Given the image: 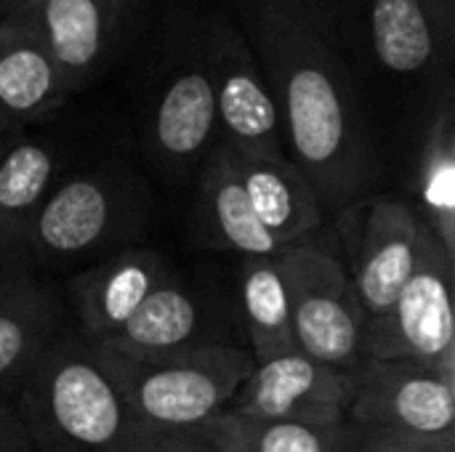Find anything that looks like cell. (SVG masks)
<instances>
[{
	"label": "cell",
	"mask_w": 455,
	"mask_h": 452,
	"mask_svg": "<svg viewBox=\"0 0 455 452\" xmlns=\"http://www.w3.org/2000/svg\"><path fill=\"white\" fill-rule=\"evenodd\" d=\"M141 0H43L27 19L69 93L101 77L136 32Z\"/></svg>",
	"instance_id": "obj_10"
},
{
	"label": "cell",
	"mask_w": 455,
	"mask_h": 452,
	"mask_svg": "<svg viewBox=\"0 0 455 452\" xmlns=\"http://www.w3.org/2000/svg\"><path fill=\"white\" fill-rule=\"evenodd\" d=\"M19 131H21V128H13V125H8V123L0 117V147H3L5 141H11Z\"/></svg>",
	"instance_id": "obj_31"
},
{
	"label": "cell",
	"mask_w": 455,
	"mask_h": 452,
	"mask_svg": "<svg viewBox=\"0 0 455 452\" xmlns=\"http://www.w3.org/2000/svg\"><path fill=\"white\" fill-rule=\"evenodd\" d=\"M0 452H35L13 405H8L5 400H0Z\"/></svg>",
	"instance_id": "obj_26"
},
{
	"label": "cell",
	"mask_w": 455,
	"mask_h": 452,
	"mask_svg": "<svg viewBox=\"0 0 455 452\" xmlns=\"http://www.w3.org/2000/svg\"><path fill=\"white\" fill-rule=\"evenodd\" d=\"M299 3L309 13L312 24L341 51V37H339V3L336 0H299Z\"/></svg>",
	"instance_id": "obj_27"
},
{
	"label": "cell",
	"mask_w": 455,
	"mask_h": 452,
	"mask_svg": "<svg viewBox=\"0 0 455 452\" xmlns=\"http://www.w3.org/2000/svg\"><path fill=\"white\" fill-rule=\"evenodd\" d=\"M56 176L53 147L16 133L0 147V258L16 264L27 253V229Z\"/></svg>",
	"instance_id": "obj_19"
},
{
	"label": "cell",
	"mask_w": 455,
	"mask_h": 452,
	"mask_svg": "<svg viewBox=\"0 0 455 452\" xmlns=\"http://www.w3.org/2000/svg\"><path fill=\"white\" fill-rule=\"evenodd\" d=\"M432 19L437 37L455 51V0H419Z\"/></svg>",
	"instance_id": "obj_28"
},
{
	"label": "cell",
	"mask_w": 455,
	"mask_h": 452,
	"mask_svg": "<svg viewBox=\"0 0 455 452\" xmlns=\"http://www.w3.org/2000/svg\"><path fill=\"white\" fill-rule=\"evenodd\" d=\"M205 312L203 304L171 274L157 285L133 317L107 341L93 344L99 349L125 357H160L211 338H203Z\"/></svg>",
	"instance_id": "obj_18"
},
{
	"label": "cell",
	"mask_w": 455,
	"mask_h": 452,
	"mask_svg": "<svg viewBox=\"0 0 455 452\" xmlns=\"http://www.w3.org/2000/svg\"><path fill=\"white\" fill-rule=\"evenodd\" d=\"M59 333L61 314L53 296L29 274L8 272L0 280V392H16Z\"/></svg>",
	"instance_id": "obj_17"
},
{
	"label": "cell",
	"mask_w": 455,
	"mask_h": 452,
	"mask_svg": "<svg viewBox=\"0 0 455 452\" xmlns=\"http://www.w3.org/2000/svg\"><path fill=\"white\" fill-rule=\"evenodd\" d=\"M341 53L352 75L371 72L427 96L453 85L455 51L437 37L419 0H363Z\"/></svg>",
	"instance_id": "obj_7"
},
{
	"label": "cell",
	"mask_w": 455,
	"mask_h": 452,
	"mask_svg": "<svg viewBox=\"0 0 455 452\" xmlns=\"http://www.w3.org/2000/svg\"><path fill=\"white\" fill-rule=\"evenodd\" d=\"M421 440L392 434V432H363L355 429V437L344 452H413Z\"/></svg>",
	"instance_id": "obj_25"
},
{
	"label": "cell",
	"mask_w": 455,
	"mask_h": 452,
	"mask_svg": "<svg viewBox=\"0 0 455 452\" xmlns=\"http://www.w3.org/2000/svg\"><path fill=\"white\" fill-rule=\"evenodd\" d=\"M413 452H455V434L435 437V440H421Z\"/></svg>",
	"instance_id": "obj_30"
},
{
	"label": "cell",
	"mask_w": 455,
	"mask_h": 452,
	"mask_svg": "<svg viewBox=\"0 0 455 452\" xmlns=\"http://www.w3.org/2000/svg\"><path fill=\"white\" fill-rule=\"evenodd\" d=\"M160 45L149 144L165 168L187 170L219 144L216 96L203 56L197 11L171 5L160 29Z\"/></svg>",
	"instance_id": "obj_4"
},
{
	"label": "cell",
	"mask_w": 455,
	"mask_h": 452,
	"mask_svg": "<svg viewBox=\"0 0 455 452\" xmlns=\"http://www.w3.org/2000/svg\"><path fill=\"white\" fill-rule=\"evenodd\" d=\"M216 418L245 452H344L355 437V426L349 424L275 421L229 410H221Z\"/></svg>",
	"instance_id": "obj_23"
},
{
	"label": "cell",
	"mask_w": 455,
	"mask_h": 452,
	"mask_svg": "<svg viewBox=\"0 0 455 452\" xmlns=\"http://www.w3.org/2000/svg\"><path fill=\"white\" fill-rule=\"evenodd\" d=\"M272 93L285 157L320 208L357 202L376 178L371 125L344 53L299 0H227Z\"/></svg>",
	"instance_id": "obj_1"
},
{
	"label": "cell",
	"mask_w": 455,
	"mask_h": 452,
	"mask_svg": "<svg viewBox=\"0 0 455 452\" xmlns=\"http://www.w3.org/2000/svg\"><path fill=\"white\" fill-rule=\"evenodd\" d=\"M347 424L413 440L455 434V376L411 360H365L355 370Z\"/></svg>",
	"instance_id": "obj_8"
},
{
	"label": "cell",
	"mask_w": 455,
	"mask_h": 452,
	"mask_svg": "<svg viewBox=\"0 0 455 452\" xmlns=\"http://www.w3.org/2000/svg\"><path fill=\"white\" fill-rule=\"evenodd\" d=\"M43 0H0V24L27 21Z\"/></svg>",
	"instance_id": "obj_29"
},
{
	"label": "cell",
	"mask_w": 455,
	"mask_h": 452,
	"mask_svg": "<svg viewBox=\"0 0 455 452\" xmlns=\"http://www.w3.org/2000/svg\"><path fill=\"white\" fill-rule=\"evenodd\" d=\"M355 392V373L323 365L304 352H293L264 365H253L229 413L301 424H347Z\"/></svg>",
	"instance_id": "obj_11"
},
{
	"label": "cell",
	"mask_w": 455,
	"mask_h": 452,
	"mask_svg": "<svg viewBox=\"0 0 455 452\" xmlns=\"http://www.w3.org/2000/svg\"><path fill=\"white\" fill-rule=\"evenodd\" d=\"M237 288H240L243 322L253 346L256 365L299 352L293 336L291 293L277 256L243 258Z\"/></svg>",
	"instance_id": "obj_21"
},
{
	"label": "cell",
	"mask_w": 455,
	"mask_h": 452,
	"mask_svg": "<svg viewBox=\"0 0 455 452\" xmlns=\"http://www.w3.org/2000/svg\"><path fill=\"white\" fill-rule=\"evenodd\" d=\"M120 189L104 170L72 176L45 194L29 229L27 253L67 261L99 248L117 221Z\"/></svg>",
	"instance_id": "obj_13"
},
{
	"label": "cell",
	"mask_w": 455,
	"mask_h": 452,
	"mask_svg": "<svg viewBox=\"0 0 455 452\" xmlns=\"http://www.w3.org/2000/svg\"><path fill=\"white\" fill-rule=\"evenodd\" d=\"M435 245L437 237L411 205L389 197L371 202L349 274L365 320L395 301Z\"/></svg>",
	"instance_id": "obj_12"
},
{
	"label": "cell",
	"mask_w": 455,
	"mask_h": 452,
	"mask_svg": "<svg viewBox=\"0 0 455 452\" xmlns=\"http://www.w3.org/2000/svg\"><path fill=\"white\" fill-rule=\"evenodd\" d=\"M200 43L216 96L219 141L237 155L283 160L285 147L280 120L256 61L253 48L240 32L227 5L200 8Z\"/></svg>",
	"instance_id": "obj_6"
},
{
	"label": "cell",
	"mask_w": 455,
	"mask_h": 452,
	"mask_svg": "<svg viewBox=\"0 0 455 452\" xmlns=\"http://www.w3.org/2000/svg\"><path fill=\"white\" fill-rule=\"evenodd\" d=\"M147 452H245L240 442L219 424L208 418L192 429H149Z\"/></svg>",
	"instance_id": "obj_24"
},
{
	"label": "cell",
	"mask_w": 455,
	"mask_h": 452,
	"mask_svg": "<svg viewBox=\"0 0 455 452\" xmlns=\"http://www.w3.org/2000/svg\"><path fill=\"white\" fill-rule=\"evenodd\" d=\"M453 258L435 245L395 301L365 320L368 360H411L455 376Z\"/></svg>",
	"instance_id": "obj_9"
},
{
	"label": "cell",
	"mask_w": 455,
	"mask_h": 452,
	"mask_svg": "<svg viewBox=\"0 0 455 452\" xmlns=\"http://www.w3.org/2000/svg\"><path fill=\"white\" fill-rule=\"evenodd\" d=\"M171 277L160 253L131 248L80 274L69 282V301L80 320V336L101 344L115 336L147 296Z\"/></svg>",
	"instance_id": "obj_14"
},
{
	"label": "cell",
	"mask_w": 455,
	"mask_h": 452,
	"mask_svg": "<svg viewBox=\"0 0 455 452\" xmlns=\"http://www.w3.org/2000/svg\"><path fill=\"white\" fill-rule=\"evenodd\" d=\"M13 410L35 452H147L149 429L80 333H59L45 346L16 386Z\"/></svg>",
	"instance_id": "obj_2"
},
{
	"label": "cell",
	"mask_w": 455,
	"mask_h": 452,
	"mask_svg": "<svg viewBox=\"0 0 455 452\" xmlns=\"http://www.w3.org/2000/svg\"><path fill=\"white\" fill-rule=\"evenodd\" d=\"M93 349L125 408L147 429L205 424L227 410L253 370V360L240 346L213 338L160 357H125Z\"/></svg>",
	"instance_id": "obj_3"
},
{
	"label": "cell",
	"mask_w": 455,
	"mask_h": 452,
	"mask_svg": "<svg viewBox=\"0 0 455 452\" xmlns=\"http://www.w3.org/2000/svg\"><path fill=\"white\" fill-rule=\"evenodd\" d=\"M227 152L256 218L283 248L304 242L320 226L323 208L309 181L288 157L259 160L237 155L229 147Z\"/></svg>",
	"instance_id": "obj_15"
},
{
	"label": "cell",
	"mask_w": 455,
	"mask_h": 452,
	"mask_svg": "<svg viewBox=\"0 0 455 452\" xmlns=\"http://www.w3.org/2000/svg\"><path fill=\"white\" fill-rule=\"evenodd\" d=\"M200 200L219 245L243 258H275L283 253V245L256 218L224 144H216L203 160Z\"/></svg>",
	"instance_id": "obj_20"
},
{
	"label": "cell",
	"mask_w": 455,
	"mask_h": 452,
	"mask_svg": "<svg viewBox=\"0 0 455 452\" xmlns=\"http://www.w3.org/2000/svg\"><path fill=\"white\" fill-rule=\"evenodd\" d=\"M5 274H8V264H5V261L0 258V280H3Z\"/></svg>",
	"instance_id": "obj_32"
},
{
	"label": "cell",
	"mask_w": 455,
	"mask_h": 452,
	"mask_svg": "<svg viewBox=\"0 0 455 452\" xmlns=\"http://www.w3.org/2000/svg\"><path fill=\"white\" fill-rule=\"evenodd\" d=\"M291 293L296 349L355 373L365 360V314L347 266L315 242H296L277 256Z\"/></svg>",
	"instance_id": "obj_5"
},
{
	"label": "cell",
	"mask_w": 455,
	"mask_h": 452,
	"mask_svg": "<svg viewBox=\"0 0 455 452\" xmlns=\"http://www.w3.org/2000/svg\"><path fill=\"white\" fill-rule=\"evenodd\" d=\"M69 88L27 21L0 24V117L21 128L64 104Z\"/></svg>",
	"instance_id": "obj_16"
},
{
	"label": "cell",
	"mask_w": 455,
	"mask_h": 452,
	"mask_svg": "<svg viewBox=\"0 0 455 452\" xmlns=\"http://www.w3.org/2000/svg\"><path fill=\"white\" fill-rule=\"evenodd\" d=\"M421 202L424 221L455 258V112L453 88H448L429 109L421 147Z\"/></svg>",
	"instance_id": "obj_22"
}]
</instances>
